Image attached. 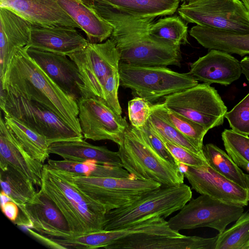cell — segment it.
I'll list each match as a JSON object with an SVG mask.
<instances>
[{
    "mask_svg": "<svg viewBox=\"0 0 249 249\" xmlns=\"http://www.w3.org/2000/svg\"><path fill=\"white\" fill-rule=\"evenodd\" d=\"M182 19L217 30L249 33V13L241 0H191L177 10Z\"/></svg>",
    "mask_w": 249,
    "mask_h": 249,
    "instance_id": "cell-9",
    "label": "cell"
},
{
    "mask_svg": "<svg viewBox=\"0 0 249 249\" xmlns=\"http://www.w3.org/2000/svg\"><path fill=\"white\" fill-rule=\"evenodd\" d=\"M40 189L59 209L73 236L103 230V207L48 164L43 165Z\"/></svg>",
    "mask_w": 249,
    "mask_h": 249,
    "instance_id": "cell-3",
    "label": "cell"
},
{
    "mask_svg": "<svg viewBox=\"0 0 249 249\" xmlns=\"http://www.w3.org/2000/svg\"><path fill=\"white\" fill-rule=\"evenodd\" d=\"M65 12L86 34L90 43L107 40L112 26L101 17L85 0H57Z\"/></svg>",
    "mask_w": 249,
    "mask_h": 249,
    "instance_id": "cell-23",
    "label": "cell"
},
{
    "mask_svg": "<svg viewBox=\"0 0 249 249\" xmlns=\"http://www.w3.org/2000/svg\"><path fill=\"white\" fill-rule=\"evenodd\" d=\"M180 169L192 188L201 195L224 202L245 207L249 202L248 188H243L222 176L209 164L192 167L179 164Z\"/></svg>",
    "mask_w": 249,
    "mask_h": 249,
    "instance_id": "cell-14",
    "label": "cell"
},
{
    "mask_svg": "<svg viewBox=\"0 0 249 249\" xmlns=\"http://www.w3.org/2000/svg\"><path fill=\"white\" fill-rule=\"evenodd\" d=\"M1 109L4 115L18 120L45 137L49 145L56 142L84 138L82 134L71 128L45 107L36 102L16 96L7 90Z\"/></svg>",
    "mask_w": 249,
    "mask_h": 249,
    "instance_id": "cell-10",
    "label": "cell"
},
{
    "mask_svg": "<svg viewBox=\"0 0 249 249\" xmlns=\"http://www.w3.org/2000/svg\"><path fill=\"white\" fill-rule=\"evenodd\" d=\"M50 154L64 160L84 162L94 160L98 163L123 167L118 152L109 150L104 146L92 145L83 139L53 143L48 147Z\"/></svg>",
    "mask_w": 249,
    "mask_h": 249,
    "instance_id": "cell-24",
    "label": "cell"
},
{
    "mask_svg": "<svg viewBox=\"0 0 249 249\" xmlns=\"http://www.w3.org/2000/svg\"><path fill=\"white\" fill-rule=\"evenodd\" d=\"M221 136L227 153L239 167L249 173V137L228 129Z\"/></svg>",
    "mask_w": 249,
    "mask_h": 249,
    "instance_id": "cell-34",
    "label": "cell"
},
{
    "mask_svg": "<svg viewBox=\"0 0 249 249\" xmlns=\"http://www.w3.org/2000/svg\"><path fill=\"white\" fill-rule=\"evenodd\" d=\"M31 23L12 10L0 7V80L15 55L29 41Z\"/></svg>",
    "mask_w": 249,
    "mask_h": 249,
    "instance_id": "cell-19",
    "label": "cell"
},
{
    "mask_svg": "<svg viewBox=\"0 0 249 249\" xmlns=\"http://www.w3.org/2000/svg\"><path fill=\"white\" fill-rule=\"evenodd\" d=\"M189 34L205 48L241 56L249 54V33L220 30L196 25L192 27Z\"/></svg>",
    "mask_w": 249,
    "mask_h": 249,
    "instance_id": "cell-25",
    "label": "cell"
},
{
    "mask_svg": "<svg viewBox=\"0 0 249 249\" xmlns=\"http://www.w3.org/2000/svg\"><path fill=\"white\" fill-rule=\"evenodd\" d=\"M56 170L80 192L101 205L106 213L125 206L161 186L155 181L141 180L133 177H87Z\"/></svg>",
    "mask_w": 249,
    "mask_h": 249,
    "instance_id": "cell-6",
    "label": "cell"
},
{
    "mask_svg": "<svg viewBox=\"0 0 249 249\" xmlns=\"http://www.w3.org/2000/svg\"><path fill=\"white\" fill-rule=\"evenodd\" d=\"M218 234L213 237L136 234L117 241L106 249H215Z\"/></svg>",
    "mask_w": 249,
    "mask_h": 249,
    "instance_id": "cell-21",
    "label": "cell"
},
{
    "mask_svg": "<svg viewBox=\"0 0 249 249\" xmlns=\"http://www.w3.org/2000/svg\"><path fill=\"white\" fill-rule=\"evenodd\" d=\"M181 0V1H183V2H184V1H190V0Z\"/></svg>",
    "mask_w": 249,
    "mask_h": 249,
    "instance_id": "cell-45",
    "label": "cell"
},
{
    "mask_svg": "<svg viewBox=\"0 0 249 249\" xmlns=\"http://www.w3.org/2000/svg\"><path fill=\"white\" fill-rule=\"evenodd\" d=\"M249 13V0H241Z\"/></svg>",
    "mask_w": 249,
    "mask_h": 249,
    "instance_id": "cell-43",
    "label": "cell"
},
{
    "mask_svg": "<svg viewBox=\"0 0 249 249\" xmlns=\"http://www.w3.org/2000/svg\"><path fill=\"white\" fill-rule=\"evenodd\" d=\"M245 176H246V182L247 188L248 189L249 194V174H245Z\"/></svg>",
    "mask_w": 249,
    "mask_h": 249,
    "instance_id": "cell-44",
    "label": "cell"
},
{
    "mask_svg": "<svg viewBox=\"0 0 249 249\" xmlns=\"http://www.w3.org/2000/svg\"><path fill=\"white\" fill-rule=\"evenodd\" d=\"M25 47L30 56L65 93L77 102L87 97L81 74L73 61L65 55Z\"/></svg>",
    "mask_w": 249,
    "mask_h": 249,
    "instance_id": "cell-15",
    "label": "cell"
},
{
    "mask_svg": "<svg viewBox=\"0 0 249 249\" xmlns=\"http://www.w3.org/2000/svg\"><path fill=\"white\" fill-rule=\"evenodd\" d=\"M2 213L12 222L15 223L20 215V209L17 204L11 198L7 201L0 203Z\"/></svg>",
    "mask_w": 249,
    "mask_h": 249,
    "instance_id": "cell-41",
    "label": "cell"
},
{
    "mask_svg": "<svg viewBox=\"0 0 249 249\" xmlns=\"http://www.w3.org/2000/svg\"><path fill=\"white\" fill-rule=\"evenodd\" d=\"M120 85L152 103L168 95L194 87L198 81L188 72L167 67L134 66L120 62Z\"/></svg>",
    "mask_w": 249,
    "mask_h": 249,
    "instance_id": "cell-7",
    "label": "cell"
},
{
    "mask_svg": "<svg viewBox=\"0 0 249 249\" xmlns=\"http://www.w3.org/2000/svg\"><path fill=\"white\" fill-rule=\"evenodd\" d=\"M68 56L76 64L81 74L87 97L104 99V86L107 79L119 71L120 53L109 38L105 42H89L83 49Z\"/></svg>",
    "mask_w": 249,
    "mask_h": 249,
    "instance_id": "cell-12",
    "label": "cell"
},
{
    "mask_svg": "<svg viewBox=\"0 0 249 249\" xmlns=\"http://www.w3.org/2000/svg\"><path fill=\"white\" fill-rule=\"evenodd\" d=\"M78 120L85 139L110 140L118 145L129 126L125 119L98 96L81 97L77 101Z\"/></svg>",
    "mask_w": 249,
    "mask_h": 249,
    "instance_id": "cell-13",
    "label": "cell"
},
{
    "mask_svg": "<svg viewBox=\"0 0 249 249\" xmlns=\"http://www.w3.org/2000/svg\"><path fill=\"white\" fill-rule=\"evenodd\" d=\"M0 168L1 191L18 206L31 201L37 193L31 181L10 166L6 165Z\"/></svg>",
    "mask_w": 249,
    "mask_h": 249,
    "instance_id": "cell-28",
    "label": "cell"
},
{
    "mask_svg": "<svg viewBox=\"0 0 249 249\" xmlns=\"http://www.w3.org/2000/svg\"><path fill=\"white\" fill-rule=\"evenodd\" d=\"M18 207L29 219L30 228L40 234L56 239L73 236L59 209L41 189L31 201Z\"/></svg>",
    "mask_w": 249,
    "mask_h": 249,
    "instance_id": "cell-16",
    "label": "cell"
},
{
    "mask_svg": "<svg viewBox=\"0 0 249 249\" xmlns=\"http://www.w3.org/2000/svg\"><path fill=\"white\" fill-rule=\"evenodd\" d=\"M113 27L109 37L120 53V62L144 67L181 65L180 47L156 38L149 33L155 18L133 16L96 0H85Z\"/></svg>",
    "mask_w": 249,
    "mask_h": 249,
    "instance_id": "cell-1",
    "label": "cell"
},
{
    "mask_svg": "<svg viewBox=\"0 0 249 249\" xmlns=\"http://www.w3.org/2000/svg\"><path fill=\"white\" fill-rule=\"evenodd\" d=\"M75 28L31 24L26 46L68 56L83 49L89 42Z\"/></svg>",
    "mask_w": 249,
    "mask_h": 249,
    "instance_id": "cell-18",
    "label": "cell"
},
{
    "mask_svg": "<svg viewBox=\"0 0 249 249\" xmlns=\"http://www.w3.org/2000/svg\"><path fill=\"white\" fill-rule=\"evenodd\" d=\"M203 151L205 159L212 168L230 180L247 188L245 174L227 153L213 143L203 145Z\"/></svg>",
    "mask_w": 249,
    "mask_h": 249,
    "instance_id": "cell-29",
    "label": "cell"
},
{
    "mask_svg": "<svg viewBox=\"0 0 249 249\" xmlns=\"http://www.w3.org/2000/svg\"><path fill=\"white\" fill-rule=\"evenodd\" d=\"M243 207L201 195L192 198L167 223L170 229L177 231L209 227L221 233L242 215Z\"/></svg>",
    "mask_w": 249,
    "mask_h": 249,
    "instance_id": "cell-11",
    "label": "cell"
},
{
    "mask_svg": "<svg viewBox=\"0 0 249 249\" xmlns=\"http://www.w3.org/2000/svg\"><path fill=\"white\" fill-rule=\"evenodd\" d=\"M148 121L154 131L159 137L205 159L202 149L196 145L172 125L153 112L152 110Z\"/></svg>",
    "mask_w": 249,
    "mask_h": 249,
    "instance_id": "cell-35",
    "label": "cell"
},
{
    "mask_svg": "<svg viewBox=\"0 0 249 249\" xmlns=\"http://www.w3.org/2000/svg\"><path fill=\"white\" fill-rule=\"evenodd\" d=\"M4 120L9 130L31 157L41 163L48 159L49 145L45 137L12 117L4 115Z\"/></svg>",
    "mask_w": 249,
    "mask_h": 249,
    "instance_id": "cell-27",
    "label": "cell"
},
{
    "mask_svg": "<svg viewBox=\"0 0 249 249\" xmlns=\"http://www.w3.org/2000/svg\"><path fill=\"white\" fill-rule=\"evenodd\" d=\"M151 110L172 125L194 143L203 149V141L208 131L200 124L166 107L161 103L152 104Z\"/></svg>",
    "mask_w": 249,
    "mask_h": 249,
    "instance_id": "cell-30",
    "label": "cell"
},
{
    "mask_svg": "<svg viewBox=\"0 0 249 249\" xmlns=\"http://www.w3.org/2000/svg\"><path fill=\"white\" fill-rule=\"evenodd\" d=\"M192 198L191 188L184 183L160 186L125 206L107 212L103 230L119 229L153 218L165 219Z\"/></svg>",
    "mask_w": 249,
    "mask_h": 249,
    "instance_id": "cell-5",
    "label": "cell"
},
{
    "mask_svg": "<svg viewBox=\"0 0 249 249\" xmlns=\"http://www.w3.org/2000/svg\"><path fill=\"white\" fill-rule=\"evenodd\" d=\"M242 73L249 83V56L244 57L240 61Z\"/></svg>",
    "mask_w": 249,
    "mask_h": 249,
    "instance_id": "cell-42",
    "label": "cell"
},
{
    "mask_svg": "<svg viewBox=\"0 0 249 249\" xmlns=\"http://www.w3.org/2000/svg\"><path fill=\"white\" fill-rule=\"evenodd\" d=\"M133 16L156 18L174 14L180 0H96Z\"/></svg>",
    "mask_w": 249,
    "mask_h": 249,
    "instance_id": "cell-26",
    "label": "cell"
},
{
    "mask_svg": "<svg viewBox=\"0 0 249 249\" xmlns=\"http://www.w3.org/2000/svg\"><path fill=\"white\" fill-rule=\"evenodd\" d=\"M9 166L36 185L41 186L42 163L31 157L18 142L0 119V166Z\"/></svg>",
    "mask_w": 249,
    "mask_h": 249,
    "instance_id": "cell-22",
    "label": "cell"
},
{
    "mask_svg": "<svg viewBox=\"0 0 249 249\" xmlns=\"http://www.w3.org/2000/svg\"><path fill=\"white\" fill-rule=\"evenodd\" d=\"M159 137L178 164L192 167H200L209 164L205 158L162 138Z\"/></svg>",
    "mask_w": 249,
    "mask_h": 249,
    "instance_id": "cell-38",
    "label": "cell"
},
{
    "mask_svg": "<svg viewBox=\"0 0 249 249\" xmlns=\"http://www.w3.org/2000/svg\"><path fill=\"white\" fill-rule=\"evenodd\" d=\"M149 33L175 45L180 46L188 43V27L180 16L166 17L152 21Z\"/></svg>",
    "mask_w": 249,
    "mask_h": 249,
    "instance_id": "cell-31",
    "label": "cell"
},
{
    "mask_svg": "<svg viewBox=\"0 0 249 249\" xmlns=\"http://www.w3.org/2000/svg\"><path fill=\"white\" fill-rule=\"evenodd\" d=\"M215 249H249V210L231 228L218 234Z\"/></svg>",
    "mask_w": 249,
    "mask_h": 249,
    "instance_id": "cell-33",
    "label": "cell"
},
{
    "mask_svg": "<svg viewBox=\"0 0 249 249\" xmlns=\"http://www.w3.org/2000/svg\"><path fill=\"white\" fill-rule=\"evenodd\" d=\"M225 118L234 132L249 137V93L230 111Z\"/></svg>",
    "mask_w": 249,
    "mask_h": 249,
    "instance_id": "cell-36",
    "label": "cell"
},
{
    "mask_svg": "<svg viewBox=\"0 0 249 249\" xmlns=\"http://www.w3.org/2000/svg\"><path fill=\"white\" fill-rule=\"evenodd\" d=\"M48 164L53 169L80 176L115 178L118 175L117 167L98 163L94 160L80 162L66 160H49Z\"/></svg>",
    "mask_w": 249,
    "mask_h": 249,
    "instance_id": "cell-32",
    "label": "cell"
},
{
    "mask_svg": "<svg viewBox=\"0 0 249 249\" xmlns=\"http://www.w3.org/2000/svg\"><path fill=\"white\" fill-rule=\"evenodd\" d=\"M0 86L16 96L43 105L82 134L77 102L45 73L28 54L26 47L12 59Z\"/></svg>",
    "mask_w": 249,
    "mask_h": 249,
    "instance_id": "cell-2",
    "label": "cell"
},
{
    "mask_svg": "<svg viewBox=\"0 0 249 249\" xmlns=\"http://www.w3.org/2000/svg\"><path fill=\"white\" fill-rule=\"evenodd\" d=\"M138 129L142 132L151 146L161 157L172 164L180 168L179 164L166 148L161 140L151 127L148 121L144 126Z\"/></svg>",
    "mask_w": 249,
    "mask_h": 249,
    "instance_id": "cell-40",
    "label": "cell"
},
{
    "mask_svg": "<svg viewBox=\"0 0 249 249\" xmlns=\"http://www.w3.org/2000/svg\"><path fill=\"white\" fill-rule=\"evenodd\" d=\"M167 108L200 124L208 131L223 124L227 112L217 91L202 83L165 96Z\"/></svg>",
    "mask_w": 249,
    "mask_h": 249,
    "instance_id": "cell-8",
    "label": "cell"
},
{
    "mask_svg": "<svg viewBox=\"0 0 249 249\" xmlns=\"http://www.w3.org/2000/svg\"><path fill=\"white\" fill-rule=\"evenodd\" d=\"M152 105L138 96L130 100L128 103V113L131 125L136 128L144 126L151 114Z\"/></svg>",
    "mask_w": 249,
    "mask_h": 249,
    "instance_id": "cell-37",
    "label": "cell"
},
{
    "mask_svg": "<svg viewBox=\"0 0 249 249\" xmlns=\"http://www.w3.org/2000/svg\"><path fill=\"white\" fill-rule=\"evenodd\" d=\"M188 73L198 81L228 86L242 73L240 61L230 53L211 49L190 65Z\"/></svg>",
    "mask_w": 249,
    "mask_h": 249,
    "instance_id": "cell-17",
    "label": "cell"
},
{
    "mask_svg": "<svg viewBox=\"0 0 249 249\" xmlns=\"http://www.w3.org/2000/svg\"><path fill=\"white\" fill-rule=\"evenodd\" d=\"M118 145L123 167L135 178L165 187L184 183V175L180 168L161 157L140 129L129 125Z\"/></svg>",
    "mask_w": 249,
    "mask_h": 249,
    "instance_id": "cell-4",
    "label": "cell"
},
{
    "mask_svg": "<svg viewBox=\"0 0 249 249\" xmlns=\"http://www.w3.org/2000/svg\"><path fill=\"white\" fill-rule=\"evenodd\" d=\"M120 85L119 71L114 72L107 79L104 86V100L107 104L119 115L122 108L118 99V89Z\"/></svg>",
    "mask_w": 249,
    "mask_h": 249,
    "instance_id": "cell-39",
    "label": "cell"
},
{
    "mask_svg": "<svg viewBox=\"0 0 249 249\" xmlns=\"http://www.w3.org/2000/svg\"><path fill=\"white\" fill-rule=\"evenodd\" d=\"M0 7L12 10L32 24L79 28L57 0H0Z\"/></svg>",
    "mask_w": 249,
    "mask_h": 249,
    "instance_id": "cell-20",
    "label": "cell"
}]
</instances>
